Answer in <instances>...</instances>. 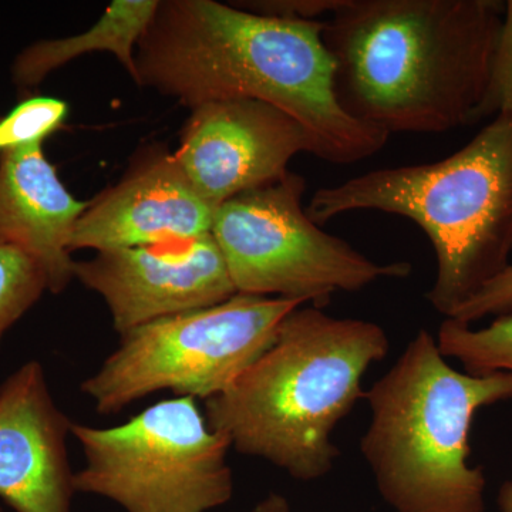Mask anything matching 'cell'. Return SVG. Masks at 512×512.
Returning a JSON list of instances; mask_svg holds the SVG:
<instances>
[{"label":"cell","instance_id":"obj_1","mask_svg":"<svg viewBox=\"0 0 512 512\" xmlns=\"http://www.w3.org/2000/svg\"><path fill=\"white\" fill-rule=\"evenodd\" d=\"M323 29L325 20L271 18L235 3L164 0L137 45L136 84L191 110L224 100L271 104L305 128L312 156L357 163L390 134L340 106Z\"/></svg>","mask_w":512,"mask_h":512},{"label":"cell","instance_id":"obj_2","mask_svg":"<svg viewBox=\"0 0 512 512\" xmlns=\"http://www.w3.org/2000/svg\"><path fill=\"white\" fill-rule=\"evenodd\" d=\"M504 9L500 0H339L323 42L340 106L387 134L470 126Z\"/></svg>","mask_w":512,"mask_h":512},{"label":"cell","instance_id":"obj_3","mask_svg":"<svg viewBox=\"0 0 512 512\" xmlns=\"http://www.w3.org/2000/svg\"><path fill=\"white\" fill-rule=\"evenodd\" d=\"M389 349L377 323L299 306L272 345L205 402L208 426L238 453L264 458L296 480H318L340 456L333 431L365 399L363 377Z\"/></svg>","mask_w":512,"mask_h":512},{"label":"cell","instance_id":"obj_4","mask_svg":"<svg viewBox=\"0 0 512 512\" xmlns=\"http://www.w3.org/2000/svg\"><path fill=\"white\" fill-rule=\"evenodd\" d=\"M306 214L322 225L353 211H380L419 225L437 258L427 301L451 318L510 266L512 121L495 117L436 163L397 165L313 192Z\"/></svg>","mask_w":512,"mask_h":512},{"label":"cell","instance_id":"obj_5","mask_svg":"<svg viewBox=\"0 0 512 512\" xmlns=\"http://www.w3.org/2000/svg\"><path fill=\"white\" fill-rule=\"evenodd\" d=\"M372 419L360 451L396 512H485L483 467L470 433L484 407L512 400V375L458 372L420 329L365 392Z\"/></svg>","mask_w":512,"mask_h":512},{"label":"cell","instance_id":"obj_6","mask_svg":"<svg viewBox=\"0 0 512 512\" xmlns=\"http://www.w3.org/2000/svg\"><path fill=\"white\" fill-rule=\"evenodd\" d=\"M301 301L237 295L208 308L167 316L120 335L119 348L82 383L100 414L119 413L150 394L218 396L274 342Z\"/></svg>","mask_w":512,"mask_h":512},{"label":"cell","instance_id":"obj_7","mask_svg":"<svg viewBox=\"0 0 512 512\" xmlns=\"http://www.w3.org/2000/svg\"><path fill=\"white\" fill-rule=\"evenodd\" d=\"M86 464L77 493L109 498L127 512H208L234 494L229 441L208 426L192 397L163 400L120 426L74 424Z\"/></svg>","mask_w":512,"mask_h":512},{"label":"cell","instance_id":"obj_8","mask_svg":"<svg viewBox=\"0 0 512 512\" xmlns=\"http://www.w3.org/2000/svg\"><path fill=\"white\" fill-rule=\"evenodd\" d=\"M306 181L288 171L215 210L211 235L237 293L285 298L316 308L336 292H357L379 279H404L407 262L377 264L315 224L303 208Z\"/></svg>","mask_w":512,"mask_h":512},{"label":"cell","instance_id":"obj_9","mask_svg":"<svg viewBox=\"0 0 512 512\" xmlns=\"http://www.w3.org/2000/svg\"><path fill=\"white\" fill-rule=\"evenodd\" d=\"M312 141L293 117L256 100L211 101L192 109L174 156L217 210L244 192L275 183Z\"/></svg>","mask_w":512,"mask_h":512},{"label":"cell","instance_id":"obj_10","mask_svg":"<svg viewBox=\"0 0 512 512\" xmlns=\"http://www.w3.org/2000/svg\"><path fill=\"white\" fill-rule=\"evenodd\" d=\"M74 278L99 293L120 335L153 320L208 308L237 295L211 234L97 252L76 262Z\"/></svg>","mask_w":512,"mask_h":512},{"label":"cell","instance_id":"obj_11","mask_svg":"<svg viewBox=\"0 0 512 512\" xmlns=\"http://www.w3.org/2000/svg\"><path fill=\"white\" fill-rule=\"evenodd\" d=\"M72 427L37 360L0 384V498L10 508L72 512L77 493L67 453Z\"/></svg>","mask_w":512,"mask_h":512},{"label":"cell","instance_id":"obj_12","mask_svg":"<svg viewBox=\"0 0 512 512\" xmlns=\"http://www.w3.org/2000/svg\"><path fill=\"white\" fill-rule=\"evenodd\" d=\"M215 208L188 180L174 153L156 150L119 184L89 201L76 222L72 252L147 247L211 234Z\"/></svg>","mask_w":512,"mask_h":512},{"label":"cell","instance_id":"obj_13","mask_svg":"<svg viewBox=\"0 0 512 512\" xmlns=\"http://www.w3.org/2000/svg\"><path fill=\"white\" fill-rule=\"evenodd\" d=\"M87 207L64 187L42 146L0 153V239L35 259L49 292H63L74 278L70 245Z\"/></svg>","mask_w":512,"mask_h":512},{"label":"cell","instance_id":"obj_14","mask_svg":"<svg viewBox=\"0 0 512 512\" xmlns=\"http://www.w3.org/2000/svg\"><path fill=\"white\" fill-rule=\"evenodd\" d=\"M158 5L160 0H116L86 32L29 46L13 63L16 86L32 89L64 64L94 52L116 56L136 82L137 45L153 22Z\"/></svg>","mask_w":512,"mask_h":512},{"label":"cell","instance_id":"obj_15","mask_svg":"<svg viewBox=\"0 0 512 512\" xmlns=\"http://www.w3.org/2000/svg\"><path fill=\"white\" fill-rule=\"evenodd\" d=\"M436 340L441 355L458 360L470 375H512V312L481 329L446 319Z\"/></svg>","mask_w":512,"mask_h":512},{"label":"cell","instance_id":"obj_16","mask_svg":"<svg viewBox=\"0 0 512 512\" xmlns=\"http://www.w3.org/2000/svg\"><path fill=\"white\" fill-rule=\"evenodd\" d=\"M46 291L45 272L35 259L0 239V340Z\"/></svg>","mask_w":512,"mask_h":512},{"label":"cell","instance_id":"obj_17","mask_svg":"<svg viewBox=\"0 0 512 512\" xmlns=\"http://www.w3.org/2000/svg\"><path fill=\"white\" fill-rule=\"evenodd\" d=\"M69 106L56 97H32L0 117V153L42 146L47 137L63 126Z\"/></svg>","mask_w":512,"mask_h":512},{"label":"cell","instance_id":"obj_18","mask_svg":"<svg viewBox=\"0 0 512 512\" xmlns=\"http://www.w3.org/2000/svg\"><path fill=\"white\" fill-rule=\"evenodd\" d=\"M512 121V0L505 2L503 26L495 49L490 79L473 124L485 119Z\"/></svg>","mask_w":512,"mask_h":512},{"label":"cell","instance_id":"obj_19","mask_svg":"<svg viewBox=\"0 0 512 512\" xmlns=\"http://www.w3.org/2000/svg\"><path fill=\"white\" fill-rule=\"evenodd\" d=\"M512 312V265L497 278L488 282L477 295L464 303L451 318L460 323L477 322L487 316H501Z\"/></svg>","mask_w":512,"mask_h":512},{"label":"cell","instance_id":"obj_20","mask_svg":"<svg viewBox=\"0 0 512 512\" xmlns=\"http://www.w3.org/2000/svg\"><path fill=\"white\" fill-rule=\"evenodd\" d=\"M339 0H258L235 5L256 15L289 20H326Z\"/></svg>","mask_w":512,"mask_h":512},{"label":"cell","instance_id":"obj_21","mask_svg":"<svg viewBox=\"0 0 512 512\" xmlns=\"http://www.w3.org/2000/svg\"><path fill=\"white\" fill-rule=\"evenodd\" d=\"M251 512H291V505L284 495L271 493L259 501Z\"/></svg>","mask_w":512,"mask_h":512},{"label":"cell","instance_id":"obj_22","mask_svg":"<svg viewBox=\"0 0 512 512\" xmlns=\"http://www.w3.org/2000/svg\"><path fill=\"white\" fill-rule=\"evenodd\" d=\"M498 508H500V512H512V474L501 485L500 493H498Z\"/></svg>","mask_w":512,"mask_h":512}]
</instances>
